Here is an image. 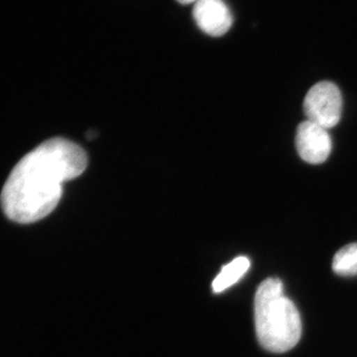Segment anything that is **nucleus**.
<instances>
[{
	"mask_svg": "<svg viewBox=\"0 0 357 357\" xmlns=\"http://www.w3.org/2000/svg\"><path fill=\"white\" fill-rule=\"evenodd\" d=\"M88 166L81 146L64 138L45 141L18 162L1 192L2 210L18 223L38 222L55 210L63 184Z\"/></svg>",
	"mask_w": 357,
	"mask_h": 357,
	"instance_id": "nucleus-1",
	"label": "nucleus"
},
{
	"mask_svg": "<svg viewBox=\"0 0 357 357\" xmlns=\"http://www.w3.org/2000/svg\"><path fill=\"white\" fill-rule=\"evenodd\" d=\"M256 337L263 349L273 354L291 351L302 337V319L294 302L284 295L283 282L267 278L255 298Z\"/></svg>",
	"mask_w": 357,
	"mask_h": 357,
	"instance_id": "nucleus-2",
	"label": "nucleus"
},
{
	"mask_svg": "<svg viewBox=\"0 0 357 357\" xmlns=\"http://www.w3.org/2000/svg\"><path fill=\"white\" fill-rule=\"evenodd\" d=\"M303 107L307 121L326 129L335 128L342 117L340 89L332 82H319L307 91Z\"/></svg>",
	"mask_w": 357,
	"mask_h": 357,
	"instance_id": "nucleus-3",
	"label": "nucleus"
},
{
	"mask_svg": "<svg viewBox=\"0 0 357 357\" xmlns=\"http://www.w3.org/2000/svg\"><path fill=\"white\" fill-rule=\"evenodd\" d=\"M296 148L301 158L307 163L317 165L324 163L330 156L332 138L326 128L306 121L298 126Z\"/></svg>",
	"mask_w": 357,
	"mask_h": 357,
	"instance_id": "nucleus-4",
	"label": "nucleus"
},
{
	"mask_svg": "<svg viewBox=\"0 0 357 357\" xmlns=\"http://www.w3.org/2000/svg\"><path fill=\"white\" fill-rule=\"evenodd\" d=\"M192 16L202 31L213 37H220L232 25V14L223 0H198Z\"/></svg>",
	"mask_w": 357,
	"mask_h": 357,
	"instance_id": "nucleus-5",
	"label": "nucleus"
},
{
	"mask_svg": "<svg viewBox=\"0 0 357 357\" xmlns=\"http://www.w3.org/2000/svg\"><path fill=\"white\" fill-rule=\"evenodd\" d=\"M249 268L250 261L246 256H239L229 264L225 265L213 282V292L222 293L234 286L248 273Z\"/></svg>",
	"mask_w": 357,
	"mask_h": 357,
	"instance_id": "nucleus-6",
	"label": "nucleus"
},
{
	"mask_svg": "<svg viewBox=\"0 0 357 357\" xmlns=\"http://www.w3.org/2000/svg\"><path fill=\"white\" fill-rule=\"evenodd\" d=\"M333 270L338 276H356L357 243L347 244L335 253L333 259Z\"/></svg>",
	"mask_w": 357,
	"mask_h": 357,
	"instance_id": "nucleus-7",
	"label": "nucleus"
},
{
	"mask_svg": "<svg viewBox=\"0 0 357 357\" xmlns=\"http://www.w3.org/2000/svg\"><path fill=\"white\" fill-rule=\"evenodd\" d=\"M181 4L196 3L198 0H177Z\"/></svg>",
	"mask_w": 357,
	"mask_h": 357,
	"instance_id": "nucleus-8",
	"label": "nucleus"
}]
</instances>
